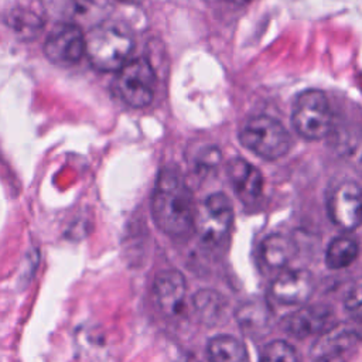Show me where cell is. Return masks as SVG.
I'll use <instances>...</instances> for the list:
<instances>
[{
	"label": "cell",
	"mask_w": 362,
	"mask_h": 362,
	"mask_svg": "<svg viewBox=\"0 0 362 362\" xmlns=\"http://www.w3.org/2000/svg\"><path fill=\"white\" fill-rule=\"evenodd\" d=\"M194 197L177 168H164L151 195V215L161 232L173 238L187 235L195 223Z\"/></svg>",
	"instance_id": "cell-1"
},
{
	"label": "cell",
	"mask_w": 362,
	"mask_h": 362,
	"mask_svg": "<svg viewBox=\"0 0 362 362\" xmlns=\"http://www.w3.org/2000/svg\"><path fill=\"white\" fill-rule=\"evenodd\" d=\"M130 33L116 23L103 21L85 33V57L102 72H117L133 51Z\"/></svg>",
	"instance_id": "cell-2"
},
{
	"label": "cell",
	"mask_w": 362,
	"mask_h": 362,
	"mask_svg": "<svg viewBox=\"0 0 362 362\" xmlns=\"http://www.w3.org/2000/svg\"><path fill=\"white\" fill-rule=\"evenodd\" d=\"M239 140L242 146L264 160H277L291 147V137L286 127L266 115L246 120L239 132Z\"/></svg>",
	"instance_id": "cell-3"
},
{
	"label": "cell",
	"mask_w": 362,
	"mask_h": 362,
	"mask_svg": "<svg viewBox=\"0 0 362 362\" xmlns=\"http://www.w3.org/2000/svg\"><path fill=\"white\" fill-rule=\"evenodd\" d=\"M291 122L303 139H324L332 129V112L325 93L318 89L301 92L294 102Z\"/></svg>",
	"instance_id": "cell-4"
},
{
	"label": "cell",
	"mask_w": 362,
	"mask_h": 362,
	"mask_svg": "<svg viewBox=\"0 0 362 362\" xmlns=\"http://www.w3.org/2000/svg\"><path fill=\"white\" fill-rule=\"evenodd\" d=\"M115 88L119 98L127 106L134 109L148 106L156 89V74L153 66L144 58L129 59L116 72Z\"/></svg>",
	"instance_id": "cell-5"
},
{
	"label": "cell",
	"mask_w": 362,
	"mask_h": 362,
	"mask_svg": "<svg viewBox=\"0 0 362 362\" xmlns=\"http://www.w3.org/2000/svg\"><path fill=\"white\" fill-rule=\"evenodd\" d=\"M232 222L233 208L229 198L222 192H215L197 208L194 228L205 246L215 247L226 240Z\"/></svg>",
	"instance_id": "cell-6"
},
{
	"label": "cell",
	"mask_w": 362,
	"mask_h": 362,
	"mask_svg": "<svg viewBox=\"0 0 362 362\" xmlns=\"http://www.w3.org/2000/svg\"><path fill=\"white\" fill-rule=\"evenodd\" d=\"M327 211L338 228L355 230L362 225V188L354 181L341 182L329 192Z\"/></svg>",
	"instance_id": "cell-7"
},
{
	"label": "cell",
	"mask_w": 362,
	"mask_h": 362,
	"mask_svg": "<svg viewBox=\"0 0 362 362\" xmlns=\"http://www.w3.org/2000/svg\"><path fill=\"white\" fill-rule=\"evenodd\" d=\"M44 54L52 64H76L85 55V33L75 23H58L44 41Z\"/></svg>",
	"instance_id": "cell-8"
},
{
	"label": "cell",
	"mask_w": 362,
	"mask_h": 362,
	"mask_svg": "<svg viewBox=\"0 0 362 362\" xmlns=\"http://www.w3.org/2000/svg\"><path fill=\"white\" fill-rule=\"evenodd\" d=\"M335 314L327 304L303 305L286 315L281 321L283 329L298 339L325 334L332 328Z\"/></svg>",
	"instance_id": "cell-9"
},
{
	"label": "cell",
	"mask_w": 362,
	"mask_h": 362,
	"mask_svg": "<svg viewBox=\"0 0 362 362\" xmlns=\"http://www.w3.org/2000/svg\"><path fill=\"white\" fill-rule=\"evenodd\" d=\"M313 274L305 269H284L270 284L272 298L281 305H303L314 291Z\"/></svg>",
	"instance_id": "cell-10"
},
{
	"label": "cell",
	"mask_w": 362,
	"mask_h": 362,
	"mask_svg": "<svg viewBox=\"0 0 362 362\" xmlns=\"http://www.w3.org/2000/svg\"><path fill=\"white\" fill-rule=\"evenodd\" d=\"M153 293L161 313L170 318L178 317L184 311L187 284L181 272L163 270L153 283Z\"/></svg>",
	"instance_id": "cell-11"
},
{
	"label": "cell",
	"mask_w": 362,
	"mask_h": 362,
	"mask_svg": "<svg viewBox=\"0 0 362 362\" xmlns=\"http://www.w3.org/2000/svg\"><path fill=\"white\" fill-rule=\"evenodd\" d=\"M228 178L235 194L245 204L256 201L263 189L262 173L243 158H233L228 164Z\"/></svg>",
	"instance_id": "cell-12"
},
{
	"label": "cell",
	"mask_w": 362,
	"mask_h": 362,
	"mask_svg": "<svg viewBox=\"0 0 362 362\" xmlns=\"http://www.w3.org/2000/svg\"><path fill=\"white\" fill-rule=\"evenodd\" d=\"M260 260L270 270H284L296 256V243L283 233L267 235L259 247Z\"/></svg>",
	"instance_id": "cell-13"
},
{
	"label": "cell",
	"mask_w": 362,
	"mask_h": 362,
	"mask_svg": "<svg viewBox=\"0 0 362 362\" xmlns=\"http://www.w3.org/2000/svg\"><path fill=\"white\" fill-rule=\"evenodd\" d=\"M194 310L201 322L205 325H216L225 321L228 313V300L218 291L202 288L192 297Z\"/></svg>",
	"instance_id": "cell-14"
},
{
	"label": "cell",
	"mask_w": 362,
	"mask_h": 362,
	"mask_svg": "<svg viewBox=\"0 0 362 362\" xmlns=\"http://www.w3.org/2000/svg\"><path fill=\"white\" fill-rule=\"evenodd\" d=\"M206 355L209 362H250L243 341L229 334L212 337L206 344Z\"/></svg>",
	"instance_id": "cell-15"
},
{
	"label": "cell",
	"mask_w": 362,
	"mask_h": 362,
	"mask_svg": "<svg viewBox=\"0 0 362 362\" xmlns=\"http://www.w3.org/2000/svg\"><path fill=\"white\" fill-rule=\"evenodd\" d=\"M359 253L358 242L349 236L334 238L325 250V264L331 270L345 269L355 262Z\"/></svg>",
	"instance_id": "cell-16"
},
{
	"label": "cell",
	"mask_w": 362,
	"mask_h": 362,
	"mask_svg": "<svg viewBox=\"0 0 362 362\" xmlns=\"http://www.w3.org/2000/svg\"><path fill=\"white\" fill-rule=\"evenodd\" d=\"M238 321L242 327V329L246 334L255 335V334H263L264 331L269 329V324H270V317H272V311L269 308L267 304L260 303V301H250L243 304L238 314Z\"/></svg>",
	"instance_id": "cell-17"
},
{
	"label": "cell",
	"mask_w": 362,
	"mask_h": 362,
	"mask_svg": "<svg viewBox=\"0 0 362 362\" xmlns=\"http://www.w3.org/2000/svg\"><path fill=\"white\" fill-rule=\"evenodd\" d=\"M322 335L324 337L315 344L313 349L315 359L342 356L355 345L358 339L356 335L349 331H327Z\"/></svg>",
	"instance_id": "cell-18"
},
{
	"label": "cell",
	"mask_w": 362,
	"mask_h": 362,
	"mask_svg": "<svg viewBox=\"0 0 362 362\" xmlns=\"http://www.w3.org/2000/svg\"><path fill=\"white\" fill-rule=\"evenodd\" d=\"M7 25L14 31V34L25 41H31L38 37L44 27L42 18L27 8H14L7 17Z\"/></svg>",
	"instance_id": "cell-19"
},
{
	"label": "cell",
	"mask_w": 362,
	"mask_h": 362,
	"mask_svg": "<svg viewBox=\"0 0 362 362\" xmlns=\"http://www.w3.org/2000/svg\"><path fill=\"white\" fill-rule=\"evenodd\" d=\"M44 11L59 23H72L71 18L85 11L83 0H41Z\"/></svg>",
	"instance_id": "cell-20"
},
{
	"label": "cell",
	"mask_w": 362,
	"mask_h": 362,
	"mask_svg": "<svg viewBox=\"0 0 362 362\" xmlns=\"http://www.w3.org/2000/svg\"><path fill=\"white\" fill-rule=\"evenodd\" d=\"M259 362H300L296 348L283 339L267 342L259 355Z\"/></svg>",
	"instance_id": "cell-21"
},
{
	"label": "cell",
	"mask_w": 362,
	"mask_h": 362,
	"mask_svg": "<svg viewBox=\"0 0 362 362\" xmlns=\"http://www.w3.org/2000/svg\"><path fill=\"white\" fill-rule=\"evenodd\" d=\"M344 307L352 320L362 322V283H356L346 293Z\"/></svg>",
	"instance_id": "cell-22"
},
{
	"label": "cell",
	"mask_w": 362,
	"mask_h": 362,
	"mask_svg": "<svg viewBox=\"0 0 362 362\" xmlns=\"http://www.w3.org/2000/svg\"><path fill=\"white\" fill-rule=\"evenodd\" d=\"M228 1L235 3V4H246V3H249L250 0H228Z\"/></svg>",
	"instance_id": "cell-23"
},
{
	"label": "cell",
	"mask_w": 362,
	"mask_h": 362,
	"mask_svg": "<svg viewBox=\"0 0 362 362\" xmlns=\"http://www.w3.org/2000/svg\"><path fill=\"white\" fill-rule=\"evenodd\" d=\"M123 1H129V3H140L141 0H123Z\"/></svg>",
	"instance_id": "cell-24"
}]
</instances>
